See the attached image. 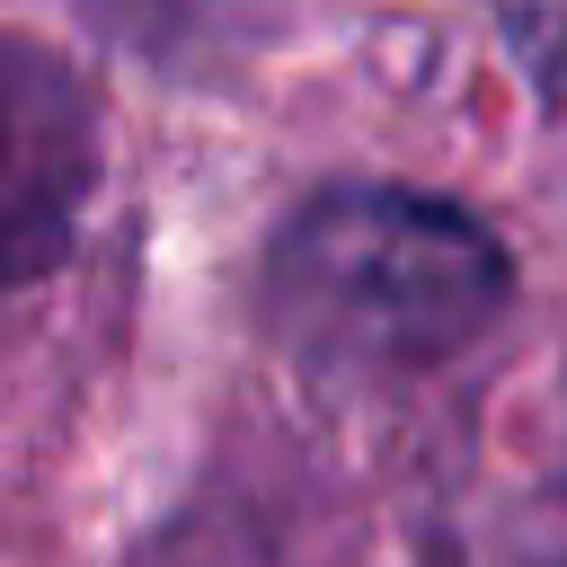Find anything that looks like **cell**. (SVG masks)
<instances>
[{"label":"cell","mask_w":567,"mask_h":567,"mask_svg":"<svg viewBox=\"0 0 567 567\" xmlns=\"http://www.w3.org/2000/svg\"><path fill=\"white\" fill-rule=\"evenodd\" d=\"M514 310L505 239L425 186L346 177L301 195L257 266V319L328 381H408Z\"/></svg>","instance_id":"obj_1"},{"label":"cell","mask_w":567,"mask_h":567,"mask_svg":"<svg viewBox=\"0 0 567 567\" xmlns=\"http://www.w3.org/2000/svg\"><path fill=\"white\" fill-rule=\"evenodd\" d=\"M106 124L71 53L0 27V292L44 284L97 195Z\"/></svg>","instance_id":"obj_2"},{"label":"cell","mask_w":567,"mask_h":567,"mask_svg":"<svg viewBox=\"0 0 567 567\" xmlns=\"http://www.w3.org/2000/svg\"><path fill=\"white\" fill-rule=\"evenodd\" d=\"M496 549H505V567H567V443H558V461L540 470V487L523 496V514Z\"/></svg>","instance_id":"obj_3"}]
</instances>
